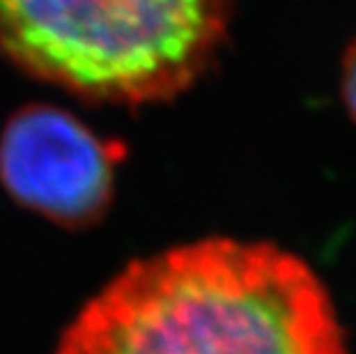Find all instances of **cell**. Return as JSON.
I'll return each instance as SVG.
<instances>
[{
  "label": "cell",
  "instance_id": "cell-1",
  "mask_svg": "<svg viewBox=\"0 0 356 354\" xmlns=\"http://www.w3.org/2000/svg\"><path fill=\"white\" fill-rule=\"evenodd\" d=\"M56 354H347L308 262L207 237L138 258L74 315Z\"/></svg>",
  "mask_w": 356,
  "mask_h": 354
},
{
  "label": "cell",
  "instance_id": "cell-4",
  "mask_svg": "<svg viewBox=\"0 0 356 354\" xmlns=\"http://www.w3.org/2000/svg\"><path fill=\"white\" fill-rule=\"evenodd\" d=\"M340 90H343V102L345 108L350 113V118L356 122V37L352 44L345 51L343 58V83H340Z\"/></svg>",
  "mask_w": 356,
  "mask_h": 354
},
{
  "label": "cell",
  "instance_id": "cell-3",
  "mask_svg": "<svg viewBox=\"0 0 356 354\" xmlns=\"http://www.w3.org/2000/svg\"><path fill=\"white\" fill-rule=\"evenodd\" d=\"M115 154L74 113L14 111L0 131V184L28 212L70 230L99 223L115 198Z\"/></svg>",
  "mask_w": 356,
  "mask_h": 354
},
{
  "label": "cell",
  "instance_id": "cell-2",
  "mask_svg": "<svg viewBox=\"0 0 356 354\" xmlns=\"http://www.w3.org/2000/svg\"><path fill=\"white\" fill-rule=\"evenodd\" d=\"M237 0H0V51L90 102H168L214 65Z\"/></svg>",
  "mask_w": 356,
  "mask_h": 354
}]
</instances>
